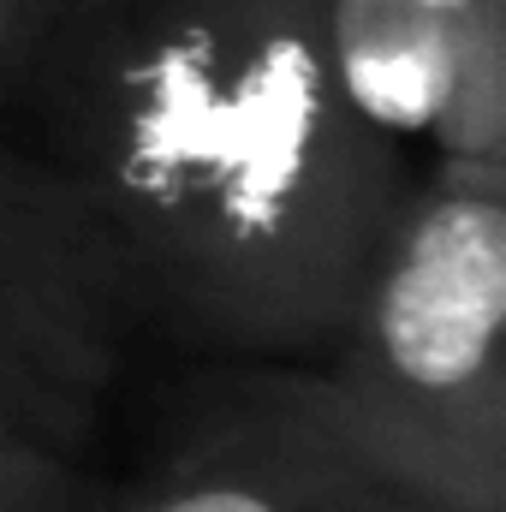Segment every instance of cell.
Returning <instances> with one entry per match:
<instances>
[{
    "label": "cell",
    "mask_w": 506,
    "mask_h": 512,
    "mask_svg": "<svg viewBox=\"0 0 506 512\" xmlns=\"http://www.w3.org/2000/svg\"><path fill=\"white\" fill-rule=\"evenodd\" d=\"M417 6H429V12H441V18H465L477 0H417Z\"/></svg>",
    "instance_id": "9"
},
{
    "label": "cell",
    "mask_w": 506,
    "mask_h": 512,
    "mask_svg": "<svg viewBox=\"0 0 506 512\" xmlns=\"http://www.w3.org/2000/svg\"><path fill=\"white\" fill-rule=\"evenodd\" d=\"M96 512H465L376 465L328 411L304 358H215L143 471Z\"/></svg>",
    "instance_id": "3"
},
{
    "label": "cell",
    "mask_w": 506,
    "mask_h": 512,
    "mask_svg": "<svg viewBox=\"0 0 506 512\" xmlns=\"http://www.w3.org/2000/svg\"><path fill=\"white\" fill-rule=\"evenodd\" d=\"M465 18H441L417 0H322L328 66L346 108L393 143L429 137Z\"/></svg>",
    "instance_id": "5"
},
{
    "label": "cell",
    "mask_w": 506,
    "mask_h": 512,
    "mask_svg": "<svg viewBox=\"0 0 506 512\" xmlns=\"http://www.w3.org/2000/svg\"><path fill=\"white\" fill-rule=\"evenodd\" d=\"M0 131L96 221L143 340L316 358L411 191L328 66L322 0H90Z\"/></svg>",
    "instance_id": "1"
},
{
    "label": "cell",
    "mask_w": 506,
    "mask_h": 512,
    "mask_svg": "<svg viewBox=\"0 0 506 512\" xmlns=\"http://www.w3.org/2000/svg\"><path fill=\"white\" fill-rule=\"evenodd\" d=\"M137 346L143 328L108 239L0 131V429L96 459L102 417Z\"/></svg>",
    "instance_id": "4"
},
{
    "label": "cell",
    "mask_w": 506,
    "mask_h": 512,
    "mask_svg": "<svg viewBox=\"0 0 506 512\" xmlns=\"http://www.w3.org/2000/svg\"><path fill=\"white\" fill-rule=\"evenodd\" d=\"M429 143L441 167L506 173V0H477L465 12Z\"/></svg>",
    "instance_id": "6"
},
{
    "label": "cell",
    "mask_w": 506,
    "mask_h": 512,
    "mask_svg": "<svg viewBox=\"0 0 506 512\" xmlns=\"http://www.w3.org/2000/svg\"><path fill=\"white\" fill-rule=\"evenodd\" d=\"M506 173L429 167L399 197L328 346L340 429L393 477L506 512Z\"/></svg>",
    "instance_id": "2"
},
{
    "label": "cell",
    "mask_w": 506,
    "mask_h": 512,
    "mask_svg": "<svg viewBox=\"0 0 506 512\" xmlns=\"http://www.w3.org/2000/svg\"><path fill=\"white\" fill-rule=\"evenodd\" d=\"M96 483V459H72L0 429V512H78L90 507Z\"/></svg>",
    "instance_id": "7"
},
{
    "label": "cell",
    "mask_w": 506,
    "mask_h": 512,
    "mask_svg": "<svg viewBox=\"0 0 506 512\" xmlns=\"http://www.w3.org/2000/svg\"><path fill=\"white\" fill-rule=\"evenodd\" d=\"M96 489H102V483H96ZM78 512H96V495H90V507H78Z\"/></svg>",
    "instance_id": "10"
},
{
    "label": "cell",
    "mask_w": 506,
    "mask_h": 512,
    "mask_svg": "<svg viewBox=\"0 0 506 512\" xmlns=\"http://www.w3.org/2000/svg\"><path fill=\"white\" fill-rule=\"evenodd\" d=\"M90 0H0V120L36 60L60 42V30L84 12Z\"/></svg>",
    "instance_id": "8"
}]
</instances>
